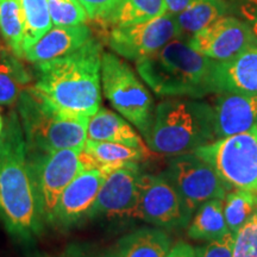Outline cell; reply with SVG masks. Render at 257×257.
I'll return each instance as SVG.
<instances>
[{"label": "cell", "mask_w": 257, "mask_h": 257, "mask_svg": "<svg viewBox=\"0 0 257 257\" xmlns=\"http://www.w3.org/2000/svg\"><path fill=\"white\" fill-rule=\"evenodd\" d=\"M0 219L12 237L27 243L46 224L17 111L8 115L0 137Z\"/></svg>", "instance_id": "obj_1"}, {"label": "cell", "mask_w": 257, "mask_h": 257, "mask_svg": "<svg viewBox=\"0 0 257 257\" xmlns=\"http://www.w3.org/2000/svg\"><path fill=\"white\" fill-rule=\"evenodd\" d=\"M100 42L91 38L73 53L34 63L32 88L64 114L92 117L101 105Z\"/></svg>", "instance_id": "obj_2"}, {"label": "cell", "mask_w": 257, "mask_h": 257, "mask_svg": "<svg viewBox=\"0 0 257 257\" xmlns=\"http://www.w3.org/2000/svg\"><path fill=\"white\" fill-rule=\"evenodd\" d=\"M214 62L195 51L187 41L174 38L136 61V70L159 96L199 99L217 93L212 76Z\"/></svg>", "instance_id": "obj_3"}, {"label": "cell", "mask_w": 257, "mask_h": 257, "mask_svg": "<svg viewBox=\"0 0 257 257\" xmlns=\"http://www.w3.org/2000/svg\"><path fill=\"white\" fill-rule=\"evenodd\" d=\"M217 138L213 107L195 99L169 98L156 106L150 136L152 152L178 156L194 152Z\"/></svg>", "instance_id": "obj_4"}, {"label": "cell", "mask_w": 257, "mask_h": 257, "mask_svg": "<svg viewBox=\"0 0 257 257\" xmlns=\"http://www.w3.org/2000/svg\"><path fill=\"white\" fill-rule=\"evenodd\" d=\"M17 113L27 144L28 155L62 149H82L87 140L88 117L64 114L50 106L29 86L17 101Z\"/></svg>", "instance_id": "obj_5"}, {"label": "cell", "mask_w": 257, "mask_h": 257, "mask_svg": "<svg viewBox=\"0 0 257 257\" xmlns=\"http://www.w3.org/2000/svg\"><path fill=\"white\" fill-rule=\"evenodd\" d=\"M101 88L112 107L147 141L155 113L153 96L133 68L117 54L102 51Z\"/></svg>", "instance_id": "obj_6"}, {"label": "cell", "mask_w": 257, "mask_h": 257, "mask_svg": "<svg viewBox=\"0 0 257 257\" xmlns=\"http://www.w3.org/2000/svg\"><path fill=\"white\" fill-rule=\"evenodd\" d=\"M231 188L257 191V127L195 149Z\"/></svg>", "instance_id": "obj_7"}, {"label": "cell", "mask_w": 257, "mask_h": 257, "mask_svg": "<svg viewBox=\"0 0 257 257\" xmlns=\"http://www.w3.org/2000/svg\"><path fill=\"white\" fill-rule=\"evenodd\" d=\"M83 149V148H82ZM82 149L72 148L54 153L28 155L30 162L44 223L53 224L54 212L61 194L82 170Z\"/></svg>", "instance_id": "obj_8"}, {"label": "cell", "mask_w": 257, "mask_h": 257, "mask_svg": "<svg viewBox=\"0 0 257 257\" xmlns=\"http://www.w3.org/2000/svg\"><path fill=\"white\" fill-rule=\"evenodd\" d=\"M162 175L174 186L192 213L212 199H223L231 187L194 153L173 156Z\"/></svg>", "instance_id": "obj_9"}, {"label": "cell", "mask_w": 257, "mask_h": 257, "mask_svg": "<svg viewBox=\"0 0 257 257\" xmlns=\"http://www.w3.org/2000/svg\"><path fill=\"white\" fill-rule=\"evenodd\" d=\"M192 216L191 210L165 176L142 173L135 218L160 229L173 230L187 226Z\"/></svg>", "instance_id": "obj_10"}, {"label": "cell", "mask_w": 257, "mask_h": 257, "mask_svg": "<svg viewBox=\"0 0 257 257\" xmlns=\"http://www.w3.org/2000/svg\"><path fill=\"white\" fill-rule=\"evenodd\" d=\"M174 38H180L175 16L165 14L143 23L112 28L107 42L114 54L136 62Z\"/></svg>", "instance_id": "obj_11"}, {"label": "cell", "mask_w": 257, "mask_h": 257, "mask_svg": "<svg viewBox=\"0 0 257 257\" xmlns=\"http://www.w3.org/2000/svg\"><path fill=\"white\" fill-rule=\"evenodd\" d=\"M193 49L214 61H227L249 48L257 47V37L243 19L223 16L187 41Z\"/></svg>", "instance_id": "obj_12"}, {"label": "cell", "mask_w": 257, "mask_h": 257, "mask_svg": "<svg viewBox=\"0 0 257 257\" xmlns=\"http://www.w3.org/2000/svg\"><path fill=\"white\" fill-rule=\"evenodd\" d=\"M141 175L140 163L121 167L108 174L89 210L88 218L136 216Z\"/></svg>", "instance_id": "obj_13"}, {"label": "cell", "mask_w": 257, "mask_h": 257, "mask_svg": "<svg viewBox=\"0 0 257 257\" xmlns=\"http://www.w3.org/2000/svg\"><path fill=\"white\" fill-rule=\"evenodd\" d=\"M106 178L107 175L96 168L82 170L61 194L51 225L70 229L88 218L89 210Z\"/></svg>", "instance_id": "obj_14"}, {"label": "cell", "mask_w": 257, "mask_h": 257, "mask_svg": "<svg viewBox=\"0 0 257 257\" xmlns=\"http://www.w3.org/2000/svg\"><path fill=\"white\" fill-rule=\"evenodd\" d=\"M217 138L257 127V94L218 93L213 106Z\"/></svg>", "instance_id": "obj_15"}, {"label": "cell", "mask_w": 257, "mask_h": 257, "mask_svg": "<svg viewBox=\"0 0 257 257\" xmlns=\"http://www.w3.org/2000/svg\"><path fill=\"white\" fill-rule=\"evenodd\" d=\"M212 76L217 94H257V47L227 61H216Z\"/></svg>", "instance_id": "obj_16"}, {"label": "cell", "mask_w": 257, "mask_h": 257, "mask_svg": "<svg viewBox=\"0 0 257 257\" xmlns=\"http://www.w3.org/2000/svg\"><path fill=\"white\" fill-rule=\"evenodd\" d=\"M91 38L92 31L85 23L70 27L53 25L34 46L25 50L24 57L31 63L54 60L73 53Z\"/></svg>", "instance_id": "obj_17"}, {"label": "cell", "mask_w": 257, "mask_h": 257, "mask_svg": "<svg viewBox=\"0 0 257 257\" xmlns=\"http://www.w3.org/2000/svg\"><path fill=\"white\" fill-rule=\"evenodd\" d=\"M150 155V149H140L121 143L86 140L81 152V160L86 169L96 168L108 175L121 167L142 162Z\"/></svg>", "instance_id": "obj_18"}, {"label": "cell", "mask_w": 257, "mask_h": 257, "mask_svg": "<svg viewBox=\"0 0 257 257\" xmlns=\"http://www.w3.org/2000/svg\"><path fill=\"white\" fill-rule=\"evenodd\" d=\"M87 140L121 143L140 149H149L130 123L119 114L105 107L99 108L95 114L89 117Z\"/></svg>", "instance_id": "obj_19"}, {"label": "cell", "mask_w": 257, "mask_h": 257, "mask_svg": "<svg viewBox=\"0 0 257 257\" xmlns=\"http://www.w3.org/2000/svg\"><path fill=\"white\" fill-rule=\"evenodd\" d=\"M172 239L163 229L142 227L125 234L112 250L114 257H166Z\"/></svg>", "instance_id": "obj_20"}, {"label": "cell", "mask_w": 257, "mask_h": 257, "mask_svg": "<svg viewBox=\"0 0 257 257\" xmlns=\"http://www.w3.org/2000/svg\"><path fill=\"white\" fill-rule=\"evenodd\" d=\"M229 11V5L225 0H193L187 8L175 15L180 38L188 41Z\"/></svg>", "instance_id": "obj_21"}, {"label": "cell", "mask_w": 257, "mask_h": 257, "mask_svg": "<svg viewBox=\"0 0 257 257\" xmlns=\"http://www.w3.org/2000/svg\"><path fill=\"white\" fill-rule=\"evenodd\" d=\"M223 199H212L198 207L188 227V237L197 240H217L229 233Z\"/></svg>", "instance_id": "obj_22"}, {"label": "cell", "mask_w": 257, "mask_h": 257, "mask_svg": "<svg viewBox=\"0 0 257 257\" xmlns=\"http://www.w3.org/2000/svg\"><path fill=\"white\" fill-rule=\"evenodd\" d=\"M31 75L14 53L0 51V105L11 106L31 82Z\"/></svg>", "instance_id": "obj_23"}, {"label": "cell", "mask_w": 257, "mask_h": 257, "mask_svg": "<svg viewBox=\"0 0 257 257\" xmlns=\"http://www.w3.org/2000/svg\"><path fill=\"white\" fill-rule=\"evenodd\" d=\"M165 14V0H118L104 22L112 28L126 27L152 21Z\"/></svg>", "instance_id": "obj_24"}, {"label": "cell", "mask_w": 257, "mask_h": 257, "mask_svg": "<svg viewBox=\"0 0 257 257\" xmlns=\"http://www.w3.org/2000/svg\"><path fill=\"white\" fill-rule=\"evenodd\" d=\"M0 32L12 53L24 57L25 19L19 0H0Z\"/></svg>", "instance_id": "obj_25"}, {"label": "cell", "mask_w": 257, "mask_h": 257, "mask_svg": "<svg viewBox=\"0 0 257 257\" xmlns=\"http://www.w3.org/2000/svg\"><path fill=\"white\" fill-rule=\"evenodd\" d=\"M257 210V191L236 189L224 198V216L230 232L236 234Z\"/></svg>", "instance_id": "obj_26"}, {"label": "cell", "mask_w": 257, "mask_h": 257, "mask_svg": "<svg viewBox=\"0 0 257 257\" xmlns=\"http://www.w3.org/2000/svg\"><path fill=\"white\" fill-rule=\"evenodd\" d=\"M24 12L25 36L23 50H28L53 28L48 0H19Z\"/></svg>", "instance_id": "obj_27"}, {"label": "cell", "mask_w": 257, "mask_h": 257, "mask_svg": "<svg viewBox=\"0 0 257 257\" xmlns=\"http://www.w3.org/2000/svg\"><path fill=\"white\" fill-rule=\"evenodd\" d=\"M53 25L70 27L83 24L88 16L79 0H48Z\"/></svg>", "instance_id": "obj_28"}, {"label": "cell", "mask_w": 257, "mask_h": 257, "mask_svg": "<svg viewBox=\"0 0 257 257\" xmlns=\"http://www.w3.org/2000/svg\"><path fill=\"white\" fill-rule=\"evenodd\" d=\"M232 257H257V210L234 234Z\"/></svg>", "instance_id": "obj_29"}, {"label": "cell", "mask_w": 257, "mask_h": 257, "mask_svg": "<svg viewBox=\"0 0 257 257\" xmlns=\"http://www.w3.org/2000/svg\"><path fill=\"white\" fill-rule=\"evenodd\" d=\"M234 233H226L223 238L212 240L195 249V257H232Z\"/></svg>", "instance_id": "obj_30"}, {"label": "cell", "mask_w": 257, "mask_h": 257, "mask_svg": "<svg viewBox=\"0 0 257 257\" xmlns=\"http://www.w3.org/2000/svg\"><path fill=\"white\" fill-rule=\"evenodd\" d=\"M79 2L87 12L88 18L104 21L110 15L118 0H79Z\"/></svg>", "instance_id": "obj_31"}, {"label": "cell", "mask_w": 257, "mask_h": 257, "mask_svg": "<svg viewBox=\"0 0 257 257\" xmlns=\"http://www.w3.org/2000/svg\"><path fill=\"white\" fill-rule=\"evenodd\" d=\"M229 5V9H236L244 19L250 17L253 12L257 11V0H225Z\"/></svg>", "instance_id": "obj_32"}, {"label": "cell", "mask_w": 257, "mask_h": 257, "mask_svg": "<svg viewBox=\"0 0 257 257\" xmlns=\"http://www.w3.org/2000/svg\"><path fill=\"white\" fill-rule=\"evenodd\" d=\"M66 257H114L112 251L110 252H91L80 248L78 245H72L67 249Z\"/></svg>", "instance_id": "obj_33"}, {"label": "cell", "mask_w": 257, "mask_h": 257, "mask_svg": "<svg viewBox=\"0 0 257 257\" xmlns=\"http://www.w3.org/2000/svg\"><path fill=\"white\" fill-rule=\"evenodd\" d=\"M166 257H195V250L188 243L179 242L169 250Z\"/></svg>", "instance_id": "obj_34"}, {"label": "cell", "mask_w": 257, "mask_h": 257, "mask_svg": "<svg viewBox=\"0 0 257 257\" xmlns=\"http://www.w3.org/2000/svg\"><path fill=\"white\" fill-rule=\"evenodd\" d=\"M193 0H165L167 14L178 15L191 4Z\"/></svg>", "instance_id": "obj_35"}, {"label": "cell", "mask_w": 257, "mask_h": 257, "mask_svg": "<svg viewBox=\"0 0 257 257\" xmlns=\"http://www.w3.org/2000/svg\"><path fill=\"white\" fill-rule=\"evenodd\" d=\"M245 22L250 25V27H251V29L253 30V32H255V35L257 37V11H255L251 16H250V17L246 18Z\"/></svg>", "instance_id": "obj_36"}, {"label": "cell", "mask_w": 257, "mask_h": 257, "mask_svg": "<svg viewBox=\"0 0 257 257\" xmlns=\"http://www.w3.org/2000/svg\"><path fill=\"white\" fill-rule=\"evenodd\" d=\"M4 123H5V120H4V119H3V115H2V112H0V137H2L3 130H4Z\"/></svg>", "instance_id": "obj_37"}]
</instances>
